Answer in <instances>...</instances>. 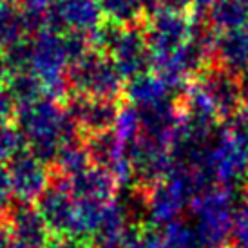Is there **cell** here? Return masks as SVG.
<instances>
[{"mask_svg":"<svg viewBox=\"0 0 248 248\" xmlns=\"http://www.w3.org/2000/svg\"><path fill=\"white\" fill-rule=\"evenodd\" d=\"M20 35V18L6 6H0V44L16 40Z\"/></svg>","mask_w":248,"mask_h":248,"instance_id":"5b68a950","label":"cell"},{"mask_svg":"<svg viewBox=\"0 0 248 248\" xmlns=\"http://www.w3.org/2000/svg\"><path fill=\"white\" fill-rule=\"evenodd\" d=\"M46 225L44 219L36 217V214H20L16 223V237L24 248H42L44 247Z\"/></svg>","mask_w":248,"mask_h":248,"instance_id":"3957f363","label":"cell"},{"mask_svg":"<svg viewBox=\"0 0 248 248\" xmlns=\"http://www.w3.org/2000/svg\"><path fill=\"white\" fill-rule=\"evenodd\" d=\"M98 6L120 24H132L141 15L143 0H98Z\"/></svg>","mask_w":248,"mask_h":248,"instance_id":"277c9868","label":"cell"},{"mask_svg":"<svg viewBox=\"0 0 248 248\" xmlns=\"http://www.w3.org/2000/svg\"><path fill=\"white\" fill-rule=\"evenodd\" d=\"M42 201V216L47 225L53 228L63 230L71 225L73 210H71V200L67 192L62 190H46L40 196Z\"/></svg>","mask_w":248,"mask_h":248,"instance_id":"7a4b0ae2","label":"cell"},{"mask_svg":"<svg viewBox=\"0 0 248 248\" xmlns=\"http://www.w3.org/2000/svg\"><path fill=\"white\" fill-rule=\"evenodd\" d=\"M9 183L22 196H36L44 190V179L40 174V167L33 158H15V167H11ZM11 186V188H13Z\"/></svg>","mask_w":248,"mask_h":248,"instance_id":"6da1fadb","label":"cell"}]
</instances>
